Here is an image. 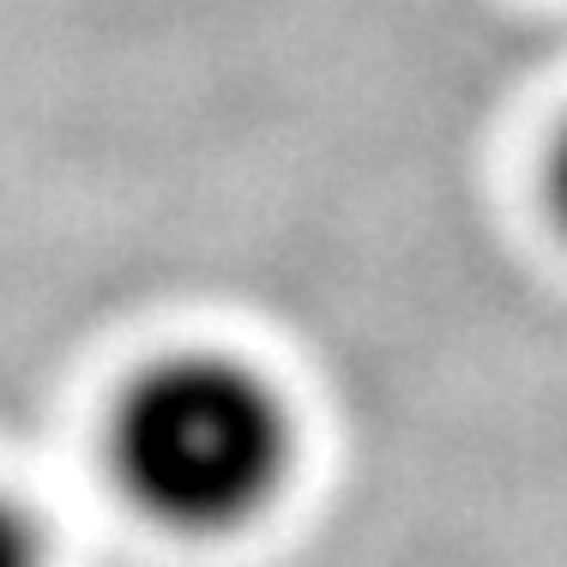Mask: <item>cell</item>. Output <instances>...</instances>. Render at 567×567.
<instances>
[{
    "label": "cell",
    "mask_w": 567,
    "mask_h": 567,
    "mask_svg": "<svg viewBox=\"0 0 567 567\" xmlns=\"http://www.w3.org/2000/svg\"><path fill=\"white\" fill-rule=\"evenodd\" d=\"M121 489L175 532H236L290 477V411L229 357H175L140 374L115 411Z\"/></svg>",
    "instance_id": "obj_1"
},
{
    "label": "cell",
    "mask_w": 567,
    "mask_h": 567,
    "mask_svg": "<svg viewBox=\"0 0 567 567\" xmlns=\"http://www.w3.org/2000/svg\"><path fill=\"white\" fill-rule=\"evenodd\" d=\"M0 567H43V544H37V525L0 495Z\"/></svg>",
    "instance_id": "obj_2"
},
{
    "label": "cell",
    "mask_w": 567,
    "mask_h": 567,
    "mask_svg": "<svg viewBox=\"0 0 567 567\" xmlns=\"http://www.w3.org/2000/svg\"><path fill=\"white\" fill-rule=\"evenodd\" d=\"M549 206H556V224L567 229V127L556 140V157H549Z\"/></svg>",
    "instance_id": "obj_3"
}]
</instances>
